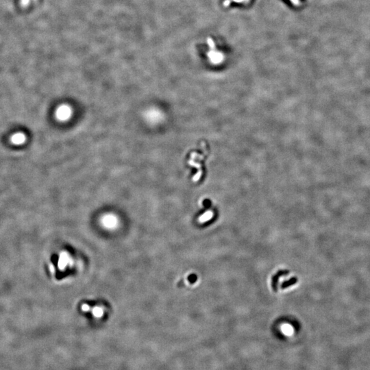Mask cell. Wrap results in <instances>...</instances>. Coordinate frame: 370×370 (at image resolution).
I'll use <instances>...</instances> for the list:
<instances>
[{"mask_svg":"<svg viewBox=\"0 0 370 370\" xmlns=\"http://www.w3.org/2000/svg\"><path fill=\"white\" fill-rule=\"evenodd\" d=\"M102 312H103L102 310H101V308H95V309H94V310H93L94 315H95V316H97V317H100L101 315H102Z\"/></svg>","mask_w":370,"mask_h":370,"instance_id":"6","label":"cell"},{"mask_svg":"<svg viewBox=\"0 0 370 370\" xmlns=\"http://www.w3.org/2000/svg\"><path fill=\"white\" fill-rule=\"evenodd\" d=\"M297 282H298V278H296V277H293V278H291L290 280H289L285 282V283H284L283 284V285L281 286L282 289H285V288H287V287L291 286V285H295V284L297 283Z\"/></svg>","mask_w":370,"mask_h":370,"instance_id":"4","label":"cell"},{"mask_svg":"<svg viewBox=\"0 0 370 370\" xmlns=\"http://www.w3.org/2000/svg\"><path fill=\"white\" fill-rule=\"evenodd\" d=\"M212 217V212H207L206 214L204 215H203L202 217L200 218V221H202V222L205 221H208V220H209L210 218Z\"/></svg>","mask_w":370,"mask_h":370,"instance_id":"5","label":"cell"},{"mask_svg":"<svg viewBox=\"0 0 370 370\" xmlns=\"http://www.w3.org/2000/svg\"><path fill=\"white\" fill-rule=\"evenodd\" d=\"M72 108H70V106H69L68 105L66 104H63L62 106H60L58 110H57L56 112L57 117H58L59 120L63 121L69 119L71 117H72Z\"/></svg>","mask_w":370,"mask_h":370,"instance_id":"1","label":"cell"},{"mask_svg":"<svg viewBox=\"0 0 370 370\" xmlns=\"http://www.w3.org/2000/svg\"><path fill=\"white\" fill-rule=\"evenodd\" d=\"M28 1H29V0H22V2L24 4H26V3L28 2Z\"/></svg>","mask_w":370,"mask_h":370,"instance_id":"7","label":"cell"},{"mask_svg":"<svg viewBox=\"0 0 370 370\" xmlns=\"http://www.w3.org/2000/svg\"><path fill=\"white\" fill-rule=\"evenodd\" d=\"M282 331L285 335L291 336L293 333V328L290 325L285 324L282 326Z\"/></svg>","mask_w":370,"mask_h":370,"instance_id":"3","label":"cell"},{"mask_svg":"<svg viewBox=\"0 0 370 370\" xmlns=\"http://www.w3.org/2000/svg\"><path fill=\"white\" fill-rule=\"evenodd\" d=\"M208 45H209L210 46V52L208 53V54H209L208 56H210V60L214 61L215 63H218L221 61V60L223 59V56H222L219 52H218L217 51L214 50L215 45H214L213 41H212V39H208Z\"/></svg>","mask_w":370,"mask_h":370,"instance_id":"2","label":"cell"}]
</instances>
